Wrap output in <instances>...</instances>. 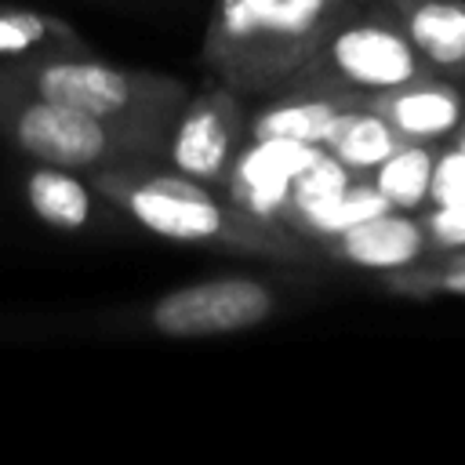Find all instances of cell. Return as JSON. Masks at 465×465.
<instances>
[{"instance_id":"13","label":"cell","mask_w":465,"mask_h":465,"mask_svg":"<svg viewBox=\"0 0 465 465\" xmlns=\"http://www.w3.org/2000/svg\"><path fill=\"white\" fill-rule=\"evenodd\" d=\"M356 98L309 91V87H287V91L265 94V102L247 113V138H287V142L323 145L338 116Z\"/></svg>"},{"instance_id":"3","label":"cell","mask_w":465,"mask_h":465,"mask_svg":"<svg viewBox=\"0 0 465 465\" xmlns=\"http://www.w3.org/2000/svg\"><path fill=\"white\" fill-rule=\"evenodd\" d=\"M171 124L102 120L51 102L0 69V134L36 163L98 171L127 160H160Z\"/></svg>"},{"instance_id":"8","label":"cell","mask_w":465,"mask_h":465,"mask_svg":"<svg viewBox=\"0 0 465 465\" xmlns=\"http://www.w3.org/2000/svg\"><path fill=\"white\" fill-rule=\"evenodd\" d=\"M320 149L323 145H305V142H287V138H247L222 193L236 200L243 211L287 225L294 185L305 174V167L320 156Z\"/></svg>"},{"instance_id":"21","label":"cell","mask_w":465,"mask_h":465,"mask_svg":"<svg viewBox=\"0 0 465 465\" xmlns=\"http://www.w3.org/2000/svg\"><path fill=\"white\" fill-rule=\"evenodd\" d=\"M345 4H371V0H345Z\"/></svg>"},{"instance_id":"18","label":"cell","mask_w":465,"mask_h":465,"mask_svg":"<svg viewBox=\"0 0 465 465\" xmlns=\"http://www.w3.org/2000/svg\"><path fill=\"white\" fill-rule=\"evenodd\" d=\"M447 203H465V149H458L454 142H440L436 149L425 207H447Z\"/></svg>"},{"instance_id":"14","label":"cell","mask_w":465,"mask_h":465,"mask_svg":"<svg viewBox=\"0 0 465 465\" xmlns=\"http://www.w3.org/2000/svg\"><path fill=\"white\" fill-rule=\"evenodd\" d=\"M403 142H407V138H403L381 113H374L367 102H352V105L338 116V124H334V131L327 134L323 149H327L345 171H352L356 178H371V171H374L378 163H385Z\"/></svg>"},{"instance_id":"16","label":"cell","mask_w":465,"mask_h":465,"mask_svg":"<svg viewBox=\"0 0 465 465\" xmlns=\"http://www.w3.org/2000/svg\"><path fill=\"white\" fill-rule=\"evenodd\" d=\"M440 142H403L385 163L371 171V182L396 211H425L429 203V178L436 163Z\"/></svg>"},{"instance_id":"5","label":"cell","mask_w":465,"mask_h":465,"mask_svg":"<svg viewBox=\"0 0 465 465\" xmlns=\"http://www.w3.org/2000/svg\"><path fill=\"white\" fill-rule=\"evenodd\" d=\"M425 62L418 58L407 33L385 15L374 0L349 7L316 44L312 58L291 80V87L327 91L341 98L367 102L371 94L392 91L425 76Z\"/></svg>"},{"instance_id":"12","label":"cell","mask_w":465,"mask_h":465,"mask_svg":"<svg viewBox=\"0 0 465 465\" xmlns=\"http://www.w3.org/2000/svg\"><path fill=\"white\" fill-rule=\"evenodd\" d=\"M25 203L29 211L62 232H84L91 225H98L102 211H116L87 178V171H73V167H58V163H36L25 171L22 182Z\"/></svg>"},{"instance_id":"17","label":"cell","mask_w":465,"mask_h":465,"mask_svg":"<svg viewBox=\"0 0 465 465\" xmlns=\"http://www.w3.org/2000/svg\"><path fill=\"white\" fill-rule=\"evenodd\" d=\"M381 283L396 298H465V251H432L407 269L381 272Z\"/></svg>"},{"instance_id":"9","label":"cell","mask_w":465,"mask_h":465,"mask_svg":"<svg viewBox=\"0 0 465 465\" xmlns=\"http://www.w3.org/2000/svg\"><path fill=\"white\" fill-rule=\"evenodd\" d=\"M320 247L341 265L374 269V272H396V269H407V265L421 262L425 254H432L421 214L396 211V207L341 229L338 236H331Z\"/></svg>"},{"instance_id":"6","label":"cell","mask_w":465,"mask_h":465,"mask_svg":"<svg viewBox=\"0 0 465 465\" xmlns=\"http://www.w3.org/2000/svg\"><path fill=\"white\" fill-rule=\"evenodd\" d=\"M247 98L222 80L189 91L167 131L160 160L185 178L222 189L240 149L247 145Z\"/></svg>"},{"instance_id":"15","label":"cell","mask_w":465,"mask_h":465,"mask_svg":"<svg viewBox=\"0 0 465 465\" xmlns=\"http://www.w3.org/2000/svg\"><path fill=\"white\" fill-rule=\"evenodd\" d=\"M40 54H87V44L65 18L33 7H0V62Z\"/></svg>"},{"instance_id":"2","label":"cell","mask_w":465,"mask_h":465,"mask_svg":"<svg viewBox=\"0 0 465 465\" xmlns=\"http://www.w3.org/2000/svg\"><path fill=\"white\" fill-rule=\"evenodd\" d=\"M356 4L345 0H214L203 65L243 98L287 91L323 33Z\"/></svg>"},{"instance_id":"20","label":"cell","mask_w":465,"mask_h":465,"mask_svg":"<svg viewBox=\"0 0 465 465\" xmlns=\"http://www.w3.org/2000/svg\"><path fill=\"white\" fill-rule=\"evenodd\" d=\"M450 142H454V145H458V149H465V124H461V127H458V131H454V138H450Z\"/></svg>"},{"instance_id":"11","label":"cell","mask_w":465,"mask_h":465,"mask_svg":"<svg viewBox=\"0 0 465 465\" xmlns=\"http://www.w3.org/2000/svg\"><path fill=\"white\" fill-rule=\"evenodd\" d=\"M407 33L429 73L465 87V0H374Z\"/></svg>"},{"instance_id":"7","label":"cell","mask_w":465,"mask_h":465,"mask_svg":"<svg viewBox=\"0 0 465 465\" xmlns=\"http://www.w3.org/2000/svg\"><path fill=\"white\" fill-rule=\"evenodd\" d=\"M280 298L269 280L258 276H214L174 287L145 309V327L163 338H211L262 327L276 312Z\"/></svg>"},{"instance_id":"10","label":"cell","mask_w":465,"mask_h":465,"mask_svg":"<svg viewBox=\"0 0 465 465\" xmlns=\"http://www.w3.org/2000/svg\"><path fill=\"white\" fill-rule=\"evenodd\" d=\"M367 105L381 113L407 142H450L465 124V87L436 73L371 94Z\"/></svg>"},{"instance_id":"1","label":"cell","mask_w":465,"mask_h":465,"mask_svg":"<svg viewBox=\"0 0 465 465\" xmlns=\"http://www.w3.org/2000/svg\"><path fill=\"white\" fill-rule=\"evenodd\" d=\"M87 178L120 214L163 240L207 243L276 262H302L309 254V243L283 222H269L243 211L222 189L185 178L163 160L109 163L87 171Z\"/></svg>"},{"instance_id":"4","label":"cell","mask_w":465,"mask_h":465,"mask_svg":"<svg viewBox=\"0 0 465 465\" xmlns=\"http://www.w3.org/2000/svg\"><path fill=\"white\" fill-rule=\"evenodd\" d=\"M0 69L29 91L102 120L171 124L193 91L178 76L153 69H124L91 54H40L22 62H0Z\"/></svg>"},{"instance_id":"19","label":"cell","mask_w":465,"mask_h":465,"mask_svg":"<svg viewBox=\"0 0 465 465\" xmlns=\"http://www.w3.org/2000/svg\"><path fill=\"white\" fill-rule=\"evenodd\" d=\"M429 232V251H465V203L418 211Z\"/></svg>"}]
</instances>
